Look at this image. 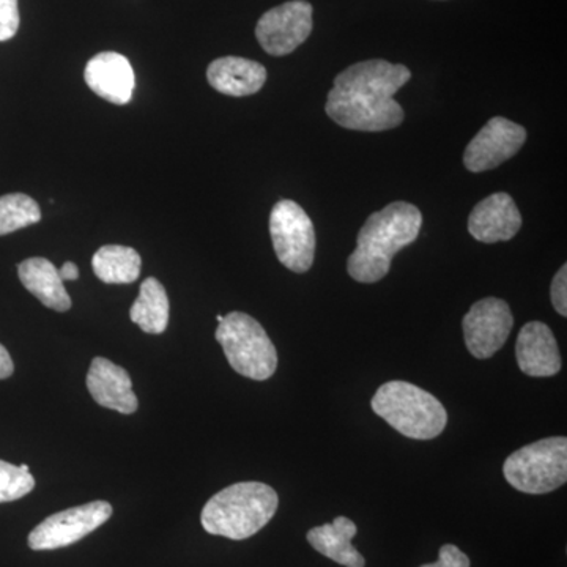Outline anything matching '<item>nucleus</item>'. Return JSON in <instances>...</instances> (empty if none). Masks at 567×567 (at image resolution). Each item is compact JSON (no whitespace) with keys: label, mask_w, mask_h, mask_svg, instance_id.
Returning <instances> with one entry per match:
<instances>
[{"label":"nucleus","mask_w":567,"mask_h":567,"mask_svg":"<svg viewBox=\"0 0 567 567\" xmlns=\"http://www.w3.org/2000/svg\"><path fill=\"white\" fill-rule=\"evenodd\" d=\"M111 516L112 506L107 502H92L52 514L32 529L29 547L32 550H58L73 546L106 524Z\"/></svg>","instance_id":"8"},{"label":"nucleus","mask_w":567,"mask_h":567,"mask_svg":"<svg viewBox=\"0 0 567 567\" xmlns=\"http://www.w3.org/2000/svg\"><path fill=\"white\" fill-rule=\"evenodd\" d=\"M371 406L399 434L413 440L435 439L447 423L445 406L435 395L402 380L380 386Z\"/></svg>","instance_id":"4"},{"label":"nucleus","mask_w":567,"mask_h":567,"mask_svg":"<svg viewBox=\"0 0 567 567\" xmlns=\"http://www.w3.org/2000/svg\"><path fill=\"white\" fill-rule=\"evenodd\" d=\"M423 227V213L416 205L393 203L372 213L358 234L357 249L347 260L354 281L379 282L390 271L395 254L415 244Z\"/></svg>","instance_id":"2"},{"label":"nucleus","mask_w":567,"mask_h":567,"mask_svg":"<svg viewBox=\"0 0 567 567\" xmlns=\"http://www.w3.org/2000/svg\"><path fill=\"white\" fill-rule=\"evenodd\" d=\"M87 390L96 404L122 415H132L140 405L133 391L132 377L107 358L96 357L92 361L87 372Z\"/></svg>","instance_id":"14"},{"label":"nucleus","mask_w":567,"mask_h":567,"mask_svg":"<svg viewBox=\"0 0 567 567\" xmlns=\"http://www.w3.org/2000/svg\"><path fill=\"white\" fill-rule=\"evenodd\" d=\"M551 305L559 316H567V267L563 265L550 286Z\"/></svg>","instance_id":"24"},{"label":"nucleus","mask_w":567,"mask_h":567,"mask_svg":"<svg viewBox=\"0 0 567 567\" xmlns=\"http://www.w3.org/2000/svg\"><path fill=\"white\" fill-rule=\"evenodd\" d=\"M40 219L39 204L28 194L13 193L0 197V237L32 226Z\"/></svg>","instance_id":"21"},{"label":"nucleus","mask_w":567,"mask_h":567,"mask_svg":"<svg viewBox=\"0 0 567 567\" xmlns=\"http://www.w3.org/2000/svg\"><path fill=\"white\" fill-rule=\"evenodd\" d=\"M527 142V130L505 117H494L470 141L464 164L470 173H486L502 166Z\"/></svg>","instance_id":"11"},{"label":"nucleus","mask_w":567,"mask_h":567,"mask_svg":"<svg viewBox=\"0 0 567 567\" xmlns=\"http://www.w3.org/2000/svg\"><path fill=\"white\" fill-rule=\"evenodd\" d=\"M470 558L466 557L461 548L453 546V544H445L439 551V561L432 565H424L421 567H470Z\"/></svg>","instance_id":"25"},{"label":"nucleus","mask_w":567,"mask_h":567,"mask_svg":"<svg viewBox=\"0 0 567 567\" xmlns=\"http://www.w3.org/2000/svg\"><path fill=\"white\" fill-rule=\"evenodd\" d=\"M130 319L144 333L162 334L169 324V298L166 289L156 278H147L141 284L140 297L130 311Z\"/></svg>","instance_id":"19"},{"label":"nucleus","mask_w":567,"mask_h":567,"mask_svg":"<svg viewBox=\"0 0 567 567\" xmlns=\"http://www.w3.org/2000/svg\"><path fill=\"white\" fill-rule=\"evenodd\" d=\"M267 69L262 63L234 58V55L216 59L207 70V80L212 87L223 95L235 96V99L260 92L267 82Z\"/></svg>","instance_id":"16"},{"label":"nucleus","mask_w":567,"mask_h":567,"mask_svg":"<svg viewBox=\"0 0 567 567\" xmlns=\"http://www.w3.org/2000/svg\"><path fill=\"white\" fill-rule=\"evenodd\" d=\"M514 327L509 305L499 298L476 301L462 320L465 344L477 360H487L506 344Z\"/></svg>","instance_id":"10"},{"label":"nucleus","mask_w":567,"mask_h":567,"mask_svg":"<svg viewBox=\"0 0 567 567\" xmlns=\"http://www.w3.org/2000/svg\"><path fill=\"white\" fill-rule=\"evenodd\" d=\"M22 286L47 308L58 312L70 311L71 298L58 268L44 257H32L18 267Z\"/></svg>","instance_id":"17"},{"label":"nucleus","mask_w":567,"mask_h":567,"mask_svg":"<svg viewBox=\"0 0 567 567\" xmlns=\"http://www.w3.org/2000/svg\"><path fill=\"white\" fill-rule=\"evenodd\" d=\"M13 372L14 364L13 360H11L9 350L0 344V380L9 379V377L13 375Z\"/></svg>","instance_id":"26"},{"label":"nucleus","mask_w":567,"mask_h":567,"mask_svg":"<svg viewBox=\"0 0 567 567\" xmlns=\"http://www.w3.org/2000/svg\"><path fill=\"white\" fill-rule=\"evenodd\" d=\"M270 235L276 257L293 274L311 270L316 256L315 224L293 200L284 199L270 213Z\"/></svg>","instance_id":"7"},{"label":"nucleus","mask_w":567,"mask_h":567,"mask_svg":"<svg viewBox=\"0 0 567 567\" xmlns=\"http://www.w3.org/2000/svg\"><path fill=\"white\" fill-rule=\"evenodd\" d=\"M216 341L221 344L230 368L246 379H270L278 368V352L262 324L245 312L224 316L216 328Z\"/></svg>","instance_id":"5"},{"label":"nucleus","mask_w":567,"mask_h":567,"mask_svg":"<svg viewBox=\"0 0 567 567\" xmlns=\"http://www.w3.org/2000/svg\"><path fill=\"white\" fill-rule=\"evenodd\" d=\"M517 364L529 377H551L561 371V353L550 328L543 322H529L518 333Z\"/></svg>","instance_id":"15"},{"label":"nucleus","mask_w":567,"mask_h":567,"mask_svg":"<svg viewBox=\"0 0 567 567\" xmlns=\"http://www.w3.org/2000/svg\"><path fill=\"white\" fill-rule=\"evenodd\" d=\"M20 29L18 0H0V41L13 39Z\"/></svg>","instance_id":"23"},{"label":"nucleus","mask_w":567,"mask_h":567,"mask_svg":"<svg viewBox=\"0 0 567 567\" xmlns=\"http://www.w3.org/2000/svg\"><path fill=\"white\" fill-rule=\"evenodd\" d=\"M84 80L106 102L118 106L132 102L136 78L132 63L118 52H100L92 58L85 66Z\"/></svg>","instance_id":"13"},{"label":"nucleus","mask_w":567,"mask_h":567,"mask_svg":"<svg viewBox=\"0 0 567 567\" xmlns=\"http://www.w3.org/2000/svg\"><path fill=\"white\" fill-rule=\"evenodd\" d=\"M312 32V6L306 0H290L268 10L256 25L260 47L275 58L290 54Z\"/></svg>","instance_id":"9"},{"label":"nucleus","mask_w":567,"mask_h":567,"mask_svg":"<svg viewBox=\"0 0 567 567\" xmlns=\"http://www.w3.org/2000/svg\"><path fill=\"white\" fill-rule=\"evenodd\" d=\"M59 275H61L62 281H76L80 278V270H78L76 265L73 262L63 264L61 270H59Z\"/></svg>","instance_id":"27"},{"label":"nucleus","mask_w":567,"mask_h":567,"mask_svg":"<svg viewBox=\"0 0 567 567\" xmlns=\"http://www.w3.org/2000/svg\"><path fill=\"white\" fill-rule=\"evenodd\" d=\"M507 483L518 492L543 495L565 486L567 481L566 436H550L520 447L503 465Z\"/></svg>","instance_id":"6"},{"label":"nucleus","mask_w":567,"mask_h":567,"mask_svg":"<svg viewBox=\"0 0 567 567\" xmlns=\"http://www.w3.org/2000/svg\"><path fill=\"white\" fill-rule=\"evenodd\" d=\"M92 268L104 284H132L140 278L142 260L136 249L106 245L93 256Z\"/></svg>","instance_id":"20"},{"label":"nucleus","mask_w":567,"mask_h":567,"mask_svg":"<svg viewBox=\"0 0 567 567\" xmlns=\"http://www.w3.org/2000/svg\"><path fill=\"white\" fill-rule=\"evenodd\" d=\"M35 480L29 472V465H11L0 461V503L17 502L31 494Z\"/></svg>","instance_id":"22"},{"label":"nucleus","mask_w":567,"mask_h":567,"mask_svg":"<svg viewBox=\"0 0 567 567\" xmlns=\"http://www.w3.org/2000/svg\"><path fill=\"white\" fill-rule=\"evenodd\" d=\"M223 319H224V316H216V320H218V322H223Z\"/></svg>","instance_id":"28"},{"label":"nucleus","mask_w":567,"mask_h":567,"mask_svg":"<svg viewBox=\"0 0 567 567\" xmlns=\"http://www.w3.org/2000/svg\"><path fill=\"white\" fill-rule=\"evenodd\" d=\"M412 80V71L401 63L372 59L354 63L334 78L328 93V117L354 132H388L404 122L405 112L394 95Z\"/></svg>","instance_id":"1"},{"label":"nucleus","mask_w":567,"mask_h":567,"mask_svg":"<svg viewBox=\"0 0 567 567\" xmlns=\"http://www.w3.org/2000/svg\"><path fill=\"white\" fill-rule=\"evenodd\" d=\"M358 528L350 518L336 517L331 524L309 529L308 540L323 557L346 567H364L363 555L353 547Z\"/></svg>","instance_id":"18"},{"label":"nucleus","mask_w":567,"mask_h":567,"mask_svg":"<svg viewBox=\"0 0 567 567\" xmlns=\"http://www.w3.org/2000/svg\"><path fill=\"white\" fill-rule=\"evenodd\" d=\"M279 496L268 484L248 481L223 488L204 506L200 522L208 535L244 540L275 517Z\"/></svg>","instance_id":"3"},{"label":"nucleus","mask_w":567,"mask_h":567,"mask_svg":"<svg viewBox=\"0 0 567 567\" xmlns=\"http://www.w3.org/2000/svg\"><path fill=\"white\" fill-rule=\"evenodd\" d=\"M520 227V212L506 193L492 194L470 213L468 233L481 244L513 240Z\"/></svg>","instance_id":"12"}]
</instances>
